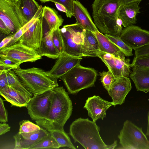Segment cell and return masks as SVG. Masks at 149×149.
I'll return each instance as SVG.
<instances>
[{
    "instance_id": "cell-23",
    "label": "cell",
    "mask_w": 149,
    "mask_h": 149,
    "mask_svg": "<svg viewBox=\"0 0 149 149\" xmlns=\"http://www.w3.org/2000/svg\"><path fill=\"white\" fill-rule=\"evenodd\" d=\"M98 45L99 50L113 55L121 60H125V56L120 49L99 31L93 33Z\"/></svg>"
},
{
    "instance_id": "cell-17",
    "label": "cell",
    "mask_w": 149,
    "mask_h": 149,
    "mask_svg": "<svg viewBox=\"0 0 149 149\" xmlns=\"http://www.w3.org/2000/svg\"><path fill=\"white\" fill-rule=\"evenodd\" d=\"M49 132L41 127L38 131L29 133H19L13 136L14 149H29L46 137Z\"/></svg>"
},
{
    "instance_id": "cell-33",
    "label": "cell",
    "mask_w": 149,
    "mask_h": 149,
    "mask_svg": "<svg viewBox=\"0 0 149 149\" xmlns=\"http://www.w3.org/2000/svg\"><path fill=\"white\" fill-rule=\"evenodd\" d=\"M52 39L54 44L60 54L64 52V45L60 28L54 31L53 34Z\"/></svg>"
},
{
    "instance_id": "cell-22",
    "label": "cell",
    "mask_w": 149,
    "mask_h": 149,
    "mask_svg": "<svg viewBox=\"0 0 149 149\" xmlns=\"http://www.w3.org/2000/svg\"><path fill=\"white\" fill-rule=\"evenodd\" d=\"M54 29L49 30L43 37L40 46L36 51L41 56L53 59H57L60 54L55 47L52 39Z\"/></svg>"
},
{
    "instance_id": "cell-28",
    "label": "cell",
    "mask_w": 149,
    "mask_h": 149,
    "mask_svg": "<svg viewBox=\"0 0 149 149\" xmlns=\"http://www.w3.org/2000/svg\"><path fill=\"white\" fill-rule=\"evenodd\" d=\"M50 132L61 148L67 147L72 149H76L64 129L54 130Z\"/></svg>"
},
{
    "instance_id": "cell-38",
    "label": "cell",
    "mask_w": 149,
    "mask_h": 149,
    "mask_svg": "<svg viewBox=\"0 0 149 149\" xmlns=\"http://www.w3.org/2000/svg\"><path fill=\"white\" fill-rule=\"evenodd\" d=\"M134 50L135 57H137L149 55V44Z\"/></svg>"
},
{
    "instance_id": "cell-19",
    "label": "cell",
    "mask_w": 149,
    "mask_h": 149,
    "mask_svg": "<svg viewBox=\"0 0 149 149\" xmlns=\"http://www.w3.org/2000/svg\"><path fill=\"white\" fill-rule=\"evenodd\" d=\"M0 94L11 106L19 107H26L32 98L9 86L0 89Z\"/></svg>"
},
{
    "instance_id": "cell-20",
    "label": "cell",
    "mask_w": 149,
    "mask_h": 149,
    "mask_svg": "<svg viewBox=\"0 0 149 149\" xmlns=\"http://www.w3.org/2000/svg\"><path fill=\"white\" fill-rule=\"evenodd\" d=\"M130 77L137 91L146 93L149 92V68L134 66Z\"/></svg>"
},
{
    "instance_id": "cell-5",
    "label": "cell",
    "mask_w": 149,
    "mask_h": 149,
    "mask_svg": "<svg viewBox=\"0 0 149 149\" xmlns=\"http://www.w3.org/2000/svg\"><path fill=\"white\" fill-rule=\"evenodd\" d=\"M97 76L94 69L84 67L79 64L60 79L63 82L69 93L74 94L82 90L94 86Z\"/></svg>"
},
{
    "instance_id": "cell-31",
    "label": "cell",
    "mask_w": 149,
    "mask_h": 149,
    "mask_svg": "<svg viewBox=\"0 0 149 149\" xmlns=\"http://www.w3.org/2000/svg\"><path fill=\"white\" fill-rule=\"evenodd\" d=\"M19 133H29L40 130L41 127L28 120H23L19 122Z\"/></svg>"
},
{
    "instance_id": "cell-24",
    "label": "cell",
    "mask_w": 149,
    "mask_h": 149,
    "mask_svg": "<svg viewBox=\"0 0 149 149\" xmlns=\"http://www.w3.org/2000/svg\"><path fill=\"white\" fill-rule=\"evenodd\" d=\"M42 16L49 30L57 29L62 25L64 19L54 9L45 6L43 7Z\"/></svg>"
},
{
    "instance_id": "cell-43",
    "label": "cell",
    "mask_w": 149,
    "mask_h": 149,
    "mask_svg": "<svg viewBox=\"0 0 149 149\" xmlns=\"http://www.w3.org/2000/svg\"><path fill=\"white\" fill-rule=\"evenodd\" d=\"M54 3L56 8L58 10L65 13L66 15L68 13V10L64 5L58 2H55Z\"/></svg>"
},
{
    "instance_id": "cell-35",
    "label": "cell",
    "mask_w": 149,
    "mask_h": 149,
    "mask_svg": "<svg viewBox=\"0 0 149 149\" xmlns=\"http://www.w3.org/2000/svg\"><path fill=\"white\" fill-rule=\"evenodd\" d=\"M149 68V55L136 57H134L130 67L133 66Z\"/></svg>"
},
{
    "instance_id": "cell-29",
    "label": "cell",
    "mask_w": 149,
    "mask_h": 149,
    "mask_svg": "<svg viewBox=\"0 0 149 149\" xmlns=\"http://www.w3.org/2000/svg\"><path fill=\"white\" fill-rule=\"evenodd\" d=\"M60 148V146L52 136L51 132H49L46 137L30 148L29 149H58Z\"/></svg>"
},
{
    "instance_id": "cell-4",
    "label": "cell",
    "mask_w": 149,
    "mask_h": 149,
    "mask_svg": "<svg viewBox=\"0 0 149 149\" xmlns=\"http://www.w3.org/2000/svg\"><path fill=\"white\" fill-rule=\"evenodd\" d=\"M13 70L23 86L33 95L43 93L58 86L57 79L48 76L41 68L23 69L19 66Z\"/></svg>"
},
{
    "instance_id": "cell-40",
    "label": "cell",
    "mask_w": 149,
    "mask_h": 149,
    "mask_svg": "<svg viewBox=\"0 0 149 149\" xmlns=\"http://www.w3.org/2000/svg\"><path fill=\"white\" fill-rule=\"evenodd\" d=\"M0 31L1 33L6 35L9 36L12 35L8 28L1 19H0Z\"/></svg>"
},
{
    "instance_id": "cell-15",
    "label": "cell",
    "mask_w": 149,
    "mask_h": 149,
    "mask_svg": "<svg viewBox=\"0 0 149 149\" xmlns=\"http://www.w3.org/2000/svg\"><path fill=\"white\" fill-rule=\"evenodd\" d=\"M132 89L130 80L128 77H121L115 78L108 91L112 100L113 106L121 105Z\"/></svg>"
},
{
    "instance_id": "cell-36",
    "label": "cell",
    "mask_w": 149,
    "mask_h": 149,
    "mask_svg": "<svg viewBox=\"0 0 149 149\" xmlns=\"http://www.w3.org/2000/svg\"><path fill=\"white\" fill-rule=\"evenodd\" d=\"M75 0H53L52 2H58L64 5L66 8L68 13L66 16L71 18L73 16V8Z\"/></svg>"
},
{
    "instance_id": "cell-11",
    "label": "cell",
    "mask_w": 149,
    "mask_h": 149,
    "mask_svg": "<svg viewBox=\"0 0 149 149\" xmlns=\"http://www.w3.org/2000/svg\"><path fill=\"white\" fill-rule=\"evenodd\" d=\"M120 37L134 49L149 44V31L133 25L123 29Z\"/></svg>"
},
{
    "instance_id": "cell-6",
    "label": "cell",
    "mask_w": 149,
    "mask_h": 149,
    "mask_svg": "<svg viewBox=\"0 0 149 149\" xmlns=\"http://www.w3.org/2000/svg\"><path fill=\"white\" fill-rule=\"evenodd\" d=\"M85 31V29L76 23L64 25L60 29L64 52L75 57H85L84 39Z\"/></svg>"
},
{
    "instance_id": "cell-14",
    "label": "cell",
    "mask_w": 149,
    "mask_h": 149,
    "mask_svg": "<svg viewBox=\"0 0 149 149\" xmlns=\"http://www.w3.org/2000/svg\"><path fill=\"white\" fill-rule=\"evenodd\" d=\"M82 59L81 57L73 56L64 52L60 55L51 69L46 72V74L53 79H60L74 66L80 64Z\"/></svg>"
},
{
    "instance_id": "cell-7",
    "label": "cell",
    "mask_w": 149,
    "mask_h": 149,
    "mask_svg": "<svg viewBox=\"0 0 149 149\" xmlns=\"http://www.w3.org/2000/svg\"><path fill=\"white\" fill-rule=\"evenodd\" d=\"M118 137L122 148L149 149V141L141 128L127 120Z\"/></svg>"
},
{
    "instance_id": "cell-34",
    "label": "cell",
    "mask_w": 149,
    "mask_h": 149,
    "mask_svg": "<svg viewBox=\"0 0 149 149\" xmlns=\"http://www.w3.org/2000/svg\"><path fill=\"white\" fill-rule=\"evenodd\" d=\"M19 65L15 61L8 59L0 58V74L7 72L19 66Z\"/></svg>"
},
{
    "instance_id": "cell-8",
    "label": "cell",
    "mask_w": 149,
    "mask_h": 149,
    "mask_svg": "<svg viewBox=\"0 0 149 149\" xmlns=\"http://www.w3.org/2000/svg\"><path fill=\"white\" fill-rule=\"evenodd\" d=\"M0 19L12 35L27 23L20 11L19 0H0Z\"/></svg>"
},
{
    "instance_id": "cell-12",
    "label": "cell",
    "mask_w": 149,
    "mask_h": 149,
    "mask_svg": "<svg viewBox=\"0 0 149 149\" xmlns=\"http://www.w3.org/2000/svg\"><path fill=\"white\" fill-rule=\"evenodd\" d=\"M97 57L104 63L115 78L121 77H128L131 72L129 59L121 60L100 50L97 53Z\"/></svg>"
},
{
    "instance_id": "cell-18",
    "label": "cell",
    "mask_w": 149,
    "mask_h": 149,
    "mask_svg": "<svg viewBox=\"0 0 149 149\" xmlns=\"http://www.w3.org/2000/svg\"><path fill=\"white\" fill-rule=\"evenodd\" d=\"M73 16L76 19V23L84 29L93 33L99 31L93 22L87 9L77 0H74V2Z\"/></svg>"
},
{
    "instance_id": "cell-16",
    "label": "cell",
    "mask_w": 149,
    "mask_h": 149,
    "mask_svg": "<svg viewBox=\"0 0 149 149\" xmlns=\"http://www.w3.org/2000/svg\"><path fill=\"white\" fill-rule=\"evenodd\" d=\"M112 105V102L105 100L99 96L94 95L86 100L84 108L87 110L88 116L93 121L95 122L99 119L103 120L106 116L107 110Z\"/></svg>"
},
{
    "instance_id": "cell-3",
    "label": "cell",
    "mask_w": 149,
    "mask_h": 149,
    "mask_svg": "<svg viewBox=\"0 0 149 149\" xmlns=\"http://www.w3.org/2000/svg\"><path fill=\"white\" fill-rule=\"evenodd\" d=\"M100 129L95 122L88 118H78L73 121L69 129L70 135L74 142L80 143L86 149H113L117 146L115 140L112 144L107 145L100 136Z\"/></svg>"
},
{
    "instance_id": "cell-45",
    "label": "cell",
    "mask_w": 149,
    "mask_h": 149,
    "mask_svg": "<svg viewBox=\"0 0 149 149\" xmlns=\"http://www.w3.org/2000/svg\"><path fill=\"white\" fill-rule=\"evenodd\" d=\"M142 0H121V5H122L134 2H140Z\"/></svg>"
},
{
    "instance_id": "cell-10",
    "label": "cell",
    "mask_w": 149,
    "mask_h": 149,
    "mask_svg": "<svg viewBox=\"0 0 149 149\" xmlns=\"http://www.w3.org/2000/svg\"><path fill=\"white\" fill-rule=\"evenodd\" d=\"M52 91V89L33 95L26 107L32 120L45 119L47 117L51 105Z\"/></svg>"
},
{
    "instance_id": "cell-21",
    "label": "cell",
    "mask_w": 149,
    "mask_h": 149,
    "mask_svg": "<svg viewBox=\"0 0 149 149\" xmlns=\"http://www.w3.org/2000/svg\"><path fill=\"white\" fill-rule=\"evenodd\" d=\"M139 3L132 2L120 6L118 17L122 21L123 26L124 27L136 23V15L140 13Z\"/></svg>"
},
{
    "instance_id": "cell-42",
    "label": "cell",
    "mask_w": 149,
    "mask_h": 149,
    "mask_svg": "<svg viewBox=\"0 0 149 149\" xmlns=\"http://www.w3.org/2000/svg\"><path fill=\"white\" fill-rule=\"evenodd\" d=\"M12 37V35L8 36L4 38L0 44V49L5 47L6 45L10 41Z\"/></svg>"
},
{
    "instance_id": "cell-13",
    "label": "cell",
    "mask_w": 149,
    "mask_h": 149,
    "mask_svg": "<svg viewBox=\"0 0 149 149\" xmlns=\"http://www.w3.org/2000/svg\"><path fill=\"white\" fill-rule=\"evenodd\" d=\"M44 20L42 16L36 19L20 37L19 42L33 49L38 50L43 38Z\"/></svg>"
},
{
    "instance_id": "cell-44",
    "label": "cell",
    "mask_w": 149,
    "mask_h": 149,
    "mask_svg": "<svg viewBox=\"0 0 149 149\" xmlns=\"http://www.w3.org/2000/svg\"><path fill=\"white\" fill-rule=\"evenodd\" d=\"M8 86L3 78L0 76V89H3Z\"/></svg>"
},
{
    "instance_id": "cell-39",
    "label": "cell",
    "mask_w": 149,
    "mask_h": 149,
    "mask_svg": "<svg viewBox=\"0 0 149 149\" xmlns=\"http://www.w3.org/2000/svg\"><path fill=\"white\" fill-rule=\"evenodd\" d=\"M24 33L22 27L15 33L12 35V39L6 45L5 47L11 46L16 43L19 40L20 37Z\"/></svg>"
},
{
    "instance_id": "cell-37",
    "label": "cell",
    "mask_w": 149,
    "mask_h": 149,
    "mask_svg": "<svg viewBox=\"0 0 149 149\" xmlns=\"http://www.w3.org/2000/svg\"><path fill=\"white\" fill-rule=\"evenodd\" d=\"M3 100L0 97V122L6 123L8 121V114L4 105Z\"/></svg>"
},
{
    "instance_id": "cell-25",
    "label": "cell",
    "mask_w": 149,
    "mask_h": 149,
    "mask_svg": "<svg viewBox=\"0 0 149 149\" xmlns=\"http://www.w3.org/2000/svg\"><path fill=\"white\" fill-rule=\"evenodd\" d=\"M8 86H10L17 91L26 95L32 97L33 95L28 91L22 84L15 73L12 70L3 72L0 74Z\"/></svg>"
},
{
    "instance_id": "cell-41",
    "label": "cell",
    "mask_w": 149,
    "mask_h": 149,
    "mask_svg": "<svg viewBox=\"0 0 149 149\" xmlns=\"http://www.w3.org/2000/svg\"><path fill=\"white\" fill-rule=\"evenodd\" d=\"M10 127L6 123L0 124V135L1 136L10 131Z\"/></svg>"
},
{
    "instance_id": "cell-9",
    "label": "cell",
    "mask_w": 149,
    "mask_h": 149,
    "mask_svg": "<svg viewBox=\"0 0 149 149\" xmlns=\"http://www.w3.org/2000/svg\"><path fill=\"white\" fill-rule=\"evenodd\" d=\"M0 57L12 60L19 65L24 62H34L42 58L36 50L19 42L0 49Z\"/></svg>"
},
{
    "instance_id": "cell-27",
    "label": "cell",
    "mask_w": 149,
    "mask_h": 149,
    "mask_svg": "<svg viewBox=\"0 0 149 149\" xmlns=\"http://www.w3.org/2000/svg\"><path fill=\"white\" fill-rule=\"evenodd\" d=\"M85 57H97V53L99 51L98 43L94 34L85 30L84 39Z\"/></svg>"
},
{
    "instance_id": "cell-1",
    "label": "cell",
    "mask_w": 149,
    "mask_h": 149,
    "mask_svg": "<svg viewBox=\"0 0 149 149\" xmlns=\"http://www.w3.org/2000/svg\"><path fill=\"white\" fill-rule=\"evenodd\" d=\"M121 0H94L92 5L94 23L102 33L120 37L122 22L118 17Z\"/></svg>"
},
{
    "instance_id": "cell-47",
    "label": "cell",
    "mask_w": 149,
    "mask_h": 149,
    "mask_svg": "<svg viewBox=\"0 0 149 149\" xmlns=\"http://www.w3.org/2000/svg\"><path fill=\"white\" fill-rule=\"evenodd\" d=\"M42 3H45L47 2L52 1L53 0H38Z\"/></svg>"
},
{
    "instance_id": "cell-46",
    "label": "cell",
    "mask_w": 149,
    "mask_h": 149,
    "mask_svg": "<svg viewBox=\"0 0 149 149\" xmlns=\"http://www.w3.org/2000/svg\"><path fill=\"white\" fill-rule=\"evenodd\" d=\"M147 119H148L147 127V131L146 132V135L147 136H149V111L148 112V113Z\"/></svg>"
},
{
    "instance_id": "cell-30",
    "label": "cell",
    "mask_w": 149,
    "mask_h": 149,
    "mask_svg": "<svg viewBox=\"0 0 149 149\" xmlns=\"http://www.w3.org/2000/svg\"><path fill=\"white\" fill-rule=\"evenodd\" d=\"M107 37L124 54L125 56H131L133 55L132 49L127 46L120 37L104 35Z\"/></svg>"
},
{
    "instance_id": "cell-26",
    "label": "cell",
    "mask_w": 149,
    "mask_h": 149,
    "mask_svg": "<svg viewBox=\"0 0 149 149\" xmlns=\"http://www.w3.org/2000/svg\"><path fill=\"white\" fill-rule=\"evenodd\" d=\"M21 13L27 23L35 17L40 5L35 0H19Z\"/></svg>"
},
{
    "instance_id": "cell-32",
    "label": "cell",
    "mask_w": 149,
    "mask_h": 149,
    "mask_svg": "<svg viewBox=\"0 0 149 149\" xmlns=\"http://www.w3.org/2000/svg\"><path fill=\"white\" fill-rule=\"evenodd\" d=\"M101 77L100 79L104 88L108 91L113 84L114 79L113 75L109 70L99 72Z\"/></svg>"
},
{
    "instance_id": "cell-2",
    "label": "cell",
    "mask_w": 149,
    "mask_h": 149,
    "mask_svg": "<svg viewBox=\"0 0 149 149\" xmlns=\"http://www.w3.org/2000/svg\"><path fill=\"white\" fill-rule=\"evenodd\" d=\"M52 91L51 105L47 117L35 121L37 125L49 132L63 129L72 109V101L63 86L55 87Z\"/></svg>"
}]
</instances>
